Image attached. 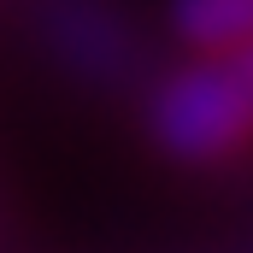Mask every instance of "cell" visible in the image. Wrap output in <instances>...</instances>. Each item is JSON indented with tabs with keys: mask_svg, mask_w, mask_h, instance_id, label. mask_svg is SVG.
<instances>
[{
	"mask_svg": "<svg viewBox=\"0 0 253 253\" xmlns=\"http://www.w3.org/2000/svg\"><path fill=\"white\" fill-rule=\"evenodd\" d=\"M153 135L177 159H224V153H236L253 135V100L230 77V65L218 53H206L200 65L159 83V94H153Z\"/></svg>",
	"mask_w": 253,
	"mask_h": 253,
	"instance_id": "6da1fadb",
	"label": "cell"
},
{
	"mask_svg": "<svg viewBox=\"0 0 253 253\" xmlns=\"http://www.w3.org/2000/svg\"><path fill=\"white\" fill-rule=\"evenodd\" d=\"M177 36L200 53H230L253 42V0H177Z\"/></svg>",
	"mask_w": 253,
	"mask_h": 253,
	"instance_id": "7a4b0ae2",
	"label": "cell"
},
{
	"mask_svg": "<svg viewBox=\"0 0 253 253\" xmlns=\"http://www.w3.org/2000/svg\"><path fill=\"white\" fill-rule=\"evenodd\" d=\"M218 59L230 65V77L242 83V94L253 100V42H242V47H230V53H218Z\"/></svg>",
	"mask_w": 253,
	"mask_h": 253,
	"instance_id": "3957f363",
	"label": "cell"
}]
</instances>
